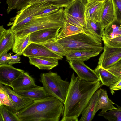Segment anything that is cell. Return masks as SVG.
Returning a JSON list of instances; mask_svg holds the SVG:
<instances>
[{"label":"cell","instance_id":"6da1fadb","mask_svg":"<svg viewBox=\"0 0 121 121\" xmlns=\"http://www.w3.org/2000/svg\"><path fill=\"white\" fill-rule=\"evenodd\" d=\"M103 85L100 81L90 82L81 80L72 74L61 121H78L91 98Z\"/></svg>","mask_w":121,"mask_h":121},{"label":"cell","instance_id":"7a4b0ae2","mask_svg":"<svg viewBox=\"0 0 121 121\" xmlns=\"http://www.w3.org/2000/svg\"><path fill=\"white\" fill-rule=\"evenodd\" d=\"M64 104L55 97L48 96L33 101L16 114L21 121H58L63 115Z\"/></svg>","mask_w":121,"mask_h":121},{"label":"cell","instance_id":"3957f363","mask_svg":"<svg viewBox=\"0 0 121 121\" xmlns=\"http://www.w3.org/2000/svg\"><path fill=\"white\" fill-rule=\"evenodd\" d=\"M63 8L49 14L35 16L29 22L14 32L18 37L23 38L30 33L38 30L51 28L61 29L66 22Z\"/></svg>","mask_w":121,"mask_h":121},{"label":"cell","instance_id":"277c9868","mask_svg":"<svg viewBox=\"0 0 121 121\" xmlns=\"http://www.w3.org/2000/svg\"><path fill=\"white\" fill-rule=\"evenodd\" d=\"M68 53L81 50H103L102 41L85 31L56 40Z\"/></svg>","mask_w":121,"mask_h":121},{"label":"cell","instance_id":"5b68a950","mask_svg":"<svg viewBox=\"0 0 121 121\" xmlns=\"http://www.w3.org/2000/svg\"><path fill=\"white\" fill-rule=\"evenodd\" d=\"M40 77V81L48 95L58 98L64 104L70 82L62 80L57 73L51 71L42 73Z\"/></svg>","mask_w":121,"mask_h":121},{"label":"cell","instance_id":"8992f818","mask_svg":"<svg viewBox=\"0 0 121 121\" xmlns=\"http://www.w3.org/2000/svg\"><path fill=\"white\" fill-rule=\"evenodd\" d=\"M52 6L47 2L29 4L17 12L16 15L11 19L8 25L12 26L10 29L14 32L30 21L38 13Z\"/></svg>","mask_w":121,"mask_h":121},{"label":"cell","instance_id":"52a82bcc","mask_svg":"<svg viewBox=\"0 0 121 121\" xmlns=\"http://www.w3.org/2000/svg\"><path fill=\"white\" fill-rule=\"evenodd\" d=\"M85 5L80 1L76 0L64 9L66 22L83 28L85 26Z\"/></svg>","mask_w":121,"mask_h":121},{"label":"cell","instance_id":"ba28073f","mask_svg":"<svg viewBox=\"0 0 121 121\" xmlns=\"http://www.w3.org/2000/svg\"><path fill=\"white\" fill-rule=\"evenodd\" d=\"M84 61L75 60L68 61L70 67L77 73L81 80L90 82L100 81L95 70L87 66Z\"/></svg>","mask_w":121,"mask_h":121},{"label":"cell","instance_id":"9c48e42d","mask_svg":"<svg viewBox=\"0 0 121 121\" xmlns=\"http://www.w3.org/2000/svg\"><path fill=\"white\" fill-rule=\"evenodd\" d=\"M121 60V48L108 47L104 44L103 51L99 57L98 65L106 69Z\"/></svg>","mask_w":121,"mask_h":121},{"label":"cell","instance_id":"30bf717a","mask_svg":"<svg viewBox=\"0 0 121 121\" xmlns=\"http://www.w3.org/2000/svg\"><path fill=\"white\" fill-rule=\"evenodd\" d=\"M24 56L29 57H49L61 60L63 56L51 51L43 44L31 43L24 52Z\"/></svg>","mask_w":121,"mask_h":121},{"label":"cell","instance_id":"8fae6325","mask_svg":"<svg viewBox=\"0 0 121 121\" xmlns=\"http://www.w3.org/2000/svg\"><path fill=\"white\" fill-rule=\"evenodd\" d=\"M10 87L3 86L4 89L9 95L13 104L12 107L5 106L12 112L16 113L33 102V100L17 93Z\"/></svg>","mask_w":121,"mask_h":121},{"label":"cell","instance_id":"7c38bea8","mask_svg":"<svg viewBox=\"0 0 121 121\" xmlns=\"http://www.w3.org/2000/svg\"><path fill=\"white\" fill-rule=\"evenodd\" d=\"M60 29H46L33 32L29 34L30 42L43 44L55 40Z\"/></svg>","mask_w":121,"mask_h":121},{"label":"cell","instance_id":"4fadbf2b","mask_svg":"<svg viewBox=\"0 0 121 121\" xmlns=\"http://www.w3.org/2000/svg\"><path fill=\"white\" fill-rule=\"evenodd\" d=\"M24 71L8 64L0 65V83L9 86L13 81Z\"/></svg>","mask_w":121,"mask_h":121},{"label":"cell","instance_id":"5bb4252c","mask_svg":"<svg viewBox=\"0 0 121 121\" xmlns=\"http://www.w3.org/2000/svg\"><path fill=\"white\" fill-rule=\"evenodd\" d=\"M106 0L87 3L85 6V20L100 22Z\"/></svg>","mask_w":121,"mask_h":121},{"label":"cell","instance_id":"9a60e30c","mask_svg":"<svg viewBox=\"0 0 121 121\" xmlns=\"http://www.w3.org/2000/svg\"><path fill=\"white\" fill-rule=\"evenodd\" d=\"M37 86L33 78L24 71L13 81L9 87L16 91L27 90Z\"/></svg>","mask_w":121,"mask_h":121},{"label":"cell","instance_id":"2e32d148","mask_svg":"<svg viewBox=\"0 0 121 121\" xmlns=\"http://www.w3.org/2000/svg\"><path fill=\"white\" fill-rule=\"evenodd\" d=\"M15 34L11 29H6L3 26H0V56L12 49Z\"/></svg>","mask_w":121,"mask_h":121},{"label":"cell","instance_id":"e0dca14e","mask_svg":"<svg viewBox=\"0 0 121 121\" xmlns=\"http://www.w3.org/2000/svg\"><path fill=\"white\" fill-rule=\"evenodd\" d=\"M30 63L41 70H50L58 65V59L49 57H29Z\"/></svg>","mask_w":121,"mask_h":121},{"label":"cell","instance_id":"ac0fdd59","mask_svg":"<svg viewBox=\"0 0 121 121\" xmlns=\"http://www.w3.org/2000/svg\"><path fill=\"white\" fill-rule=\"evenodd\" d=\"M99 91L97 90L93 94L89 101L86 106L81 114L80 121H91L95 114V111L98 100Z\"/></svg>","mask_w":121,"mask_h":121},{"label":"cell","instance_id":"d6986e66","mask_svg":"<svg viewBox=\"0 0 121 121\" xmlns=\"http://www.w3.org/2000/svg\"><path fill=\"white\" fill-rule=\"evenodd\" d=\"M99 90V97L95 108V114L101 109L102 110L100 112L104 113L115 109L116 108L113 105L115 104L109 98L107 91L102 89Z\"/></svg>","mask_w":121,"mask_h":121},{"label":"cell","instance_id":"ffe728a7","mask_svg":"<svg viewBox=\"0 0 121 121\" xmlns=\"http://www.w3.org/2000/svg\"><path fill=\"white\" fill-rule=\"evenodd\" d=\"M115 19V8L112 0H106L100 22L104 29Z\"/></svg>","mask_w":121,"mask_h":121},{"label":"cell","instance_id":"44dd1931","mask_svg":"<svg viewBox=\"0 0 121 121\" xmlns=\"http://www.w3.org/2000/svg\"><path fill=\"white\" fill-rule=\"evenodd\" d=\"M83 28L84 31L91 34L102 41L104 28L101 22L86 19L85 20V26Z\"/></svg>","mask_w":121,"mask_h":121},{"label":"cell","instance_id":"7402d4cb","mask_svg":"<svg viewBox=\"0 0 121 121\" xmlns=\"http://www.w3.org/2000/svg\"><path fill=\"white\" fill-rule=\"evenodd\" d=\"M101 50H81L70 52L66 56L68 61L73 60H86L98 55Z\"/></svg>","mask_w":121,"mask_h":121},{"label":"cell","instance_id":"603a6c76","mask_svg":"<svg viewBox=\"0 0 121 121\" xmlns=\"http://www.w3.org/2000/svg\"><path fill=\"white\" fill-rule=\"evenodd\" d=\"M94 70L103 85L110 87L120 79L114 74L98 65Z\"/></svg>","mask_w":121,"mask_h":121},{"label":"cell","instance_id":"cb8c5ba5","mask_svg":"<svg viewBox=\"0 0 121 121\" xmlns=\"http://www.w3.org/2000/svg\"><path fill=\"white\" fill-rule=\"evenodd\" d=\"M15 91L33 101L39 99L49 96L43 86H38L27 90Z\"/></svg>","mask_w":121,"mask_h":121},{"label":"cell","instance_id":"d4e9b609","mask_svg":"<svg viewBox=\"0 0 121 121\" xmlns=\"http://www.w3.org/2000/svg\"><path fill=\"white\" fill-rule=\"evenodd\" d=\"M121 35V22L115 19L104 28L102 39H111Z\"/></svg>","mask_w":121,"mask_h":121},{"label":"cell","instance_id":"484cf974","mask_svg":"<svg viewBox=\"0 0 121 121\" xmlns=\"http://www.w3.org/2000/svg\"><path fill=\"white\" fill-rule=\"evenodd\" d=\"M84 31L83 28L66 22L60 29L56 38V40Z\"/></svg>","mask_w":121,"mask_h":121},{"label":"cell","instance_id":"4316f807","mask_svg":"<svg viewBox=\"0 0 121 121\" xmlns=\"http://www.w3.org/2000/svg\"><path fill=\"white\" fill-rule=\"evenodd\" d=\"M30 43V35L23 38H20L15 35L12 51L16 54L21 55Z\"/></svg>","mask_w":121,"mask_h":121},{"label":"cell","instance_id":"83f0119b","mask_svg":"<svg viewBox=\"0 0 121 121\" xmlns=\"http://www.w3.org/2000/svg\"><path fill=\"white\" fill-rule=\"evenodd\" d=\"M0 121H21L17 114L4 105L0 106Z\"/></svg>","mask_w":121,"mask_h":121},{"label":"cell","instance_id":"f1b7e54d","mask_svg":"<svg viewBox=\"0 0 121 121\" xmlns=\"http://www.w3.org/2000/svg\"><path fill=\"white\" fill-rule=\"evenodd\" d=\"M33 0H7L8 5L7 9V13H9L14 9L19 10L30 4Z\"/></svg>","mask_w":121,"mask_h":121},{"label":"cell","instance_id":"f546056e","mask_svg":"<svg viewBox=\"0 0 121 121\" xmlns=\"http://www.w3.org/2000/svg\"><path fill=\"white\" fill-rule=\"evenodd\" d=\"M43 44L51 51L62 56H66L68 53L63 46L56 40Z\"/></svg>","mask_w":121,"mask_h":121},{"label":"cell","instance_id":"4dcf8cb0","mask_svg":"<svg viewBox=\"0 0 121 121\" xmlns=\"http://www.w3.org/2000/svg\"><path fill=\"white\" fill-rule=\"evenodd\" d=\"M116 105L117 107L115 109L104 113L100 112L98 115L109 121H121V107Z\"/></svg>","mask_w":121,"mask_h":121},{"label":"cell","instance_id":"1f68e13d","mask_svg":"<svg viewBox=\"0 0 121 121\" xmlns=\"http://www.w3.org/2000/svg\"><path fill=\"white\" fill-rule=\"evenodd\" d=\"M76 0H33L30 3V4L47 2L53 6L59 8H65Z\"/></svg>","mask_w":121,"mask_h":121},{"label":"cell","instance_id":"d6a6232c","mask_svg":"<svg viewBox=\"0 0 121 121\" xmlns=\"http://www.w3.org/2000/svg\"><path fill=\"white\" fill-rule=\"evenodd\" d=\"M3 85L0 83V106L4 105L8 107L13 106L9 95L4 89Z\"/></svg>","mask_w":121,"mask_h":121},{"label":"cell","instance_id":"836d02e7","mask_svg":"<svg viewBox=\"0 0 121 121\" xmlns=\"http://www.w3.org/2000/svg\"><path fill=\"white\" fill-rule=\"evenodd\" d=\"M102 40L104 44L108 47L121 48V35L112 39Z\"/></svg>","mask_w":121,"mask_h":121},{"label":"cell","instance_id":"e575fe53","mask_svg":"<svg viewBox=\"0 0 121 121\" xmlns=\"http://www.w3.org/2000/svg\"><path fill=\"white\" fill-rule=\"evenodd\" d=\"M106 69L121 79V60L112 66Z\"/></svg>","mask_w":121,"mask_h":121},{"label":"cell","instance_id":"d590c367","mask_svg":"<svg viewBox=\"0 0 121 121\" xmlns=\"http://www.w3.org/2000/svg\"><path fill=\"white\" fill-rule=\"evenodd\" d=\"M115 8L116 20L121 22V0H112Z\"/></svg>","mask_w":121,"mask_h":121},{"label":"cell","instance_id":"8d00e7d4","mask_svg":"<svg viewBox=\"0 0 121 121\" xmlns=\"http://www.w3.org/2000/svg\"><path fill=\"white\" fill-rule=\"evenodd\" d=\"M60 8L52 6L47 7L38 13L35 16H40L48 15L58 11Z\"/></svg>","mask_w":121,"mask_h":121},{"label":"cell","instance_id":"74e56055","mask_svg":"<svg viewBox=\"0 0 121 121\" xmlns=\"http://www.w3.org/2000/svg\"><path fill=\"white\" fill-rule=\"evenodd\" d=\"M20 55L18 54L11 56L10 57L8 64L12 65L18 63H21V58Z\"/></svg>","mask_w":121,"mask_h":121},{"label":"cell","instance_id":"f35d334b","mask_svg":"<svg viewBox=\"0 0 121 121\" xmlns=\"http://www.w3.org/2000/svg\"><path fill=\"white\" fill-rule=\"evenodd\" d=\"M12 54L6 52L0 56V65L8 64L9 60Z\"/></svg>","mask_w":121,"mask_h":121},{"label":"cell","instance_id":"ab89813d","mask_svg":"<svg viewBox=\"0 0 121 121\" xmlns=\"http://www.w3.org/2000/svg\"><path fill=\"white\" fill-rule=\"evenodd\" d=\"M109 89L112 95L114 93V91L121 90V79L118 81L110 86Z\"/></svg>","mask_w":121,"mask_h":121},{"label":"cell","instance_id":"60d3db41","mask_svg":"<svg viewBox=\"0 0 121 121\" xmlns=\"http://www.w3.org/2000/svg\"><path fill=\"white\" fill-rule=\"evenodd\" d=\"M104 0H86V1L87 3H89L95 1H101Z\"/></svg>","mask_w":121,"mask_h":121},{"label":"cell","instance_id":"b9f144b4","mask_svg":"<svg viewBox=\"0 0 121 121\" xmlns=\"http://www.w3.org/2000/svg\"><path fill=\"white\" fill-rule=\"evenodd\" d=\"M82 2L86 6L87 2L86 0H79Z\"/></svg>","mask_w":121,"mask_h":121}]
</instances>
